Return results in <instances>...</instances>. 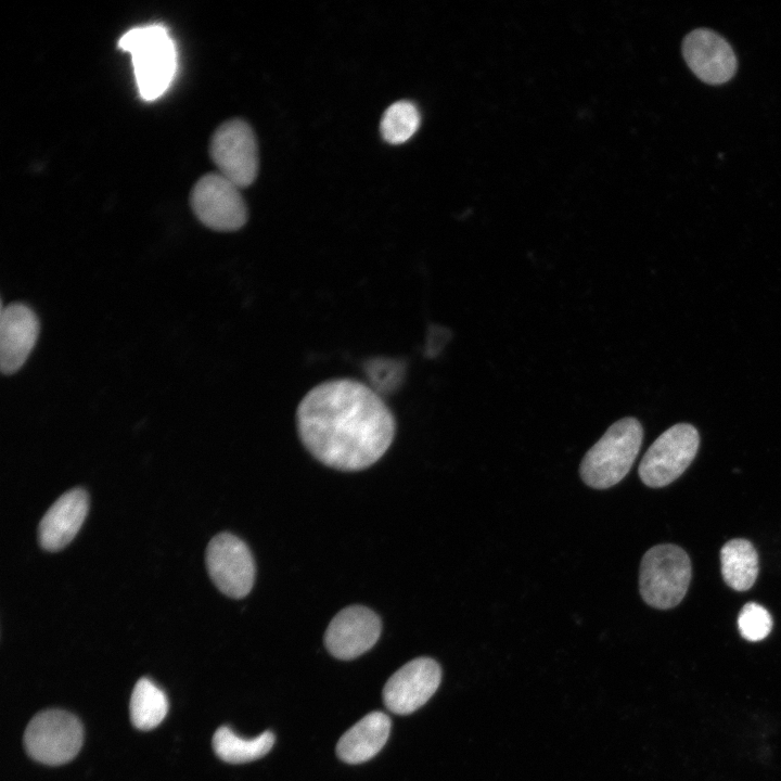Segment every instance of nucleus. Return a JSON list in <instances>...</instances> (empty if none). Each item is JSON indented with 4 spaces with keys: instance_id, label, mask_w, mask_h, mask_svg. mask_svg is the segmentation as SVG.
Masks as SVG:
<instances>
[{
    "instance_id": "nucleus-1",
    "label": "nucleus",
    "mask_w": 781,
    "mask_h": 781,
    "mask_svg": "<svg viewBox=\"0 0 781 781\" xmlns=\"http://www.w3.org/2000/svg\"><path fill=\"white\" fill-rule=\"evenodd\" d=\"M303 445L323 464L359 471L390 446L395 419L380 395L353 379H335L310 389L296 411Z\"/></svg>"
},
{
    "instance_id": "nucleus-20",
    "label": "nucleus",
    "mask_w": 781,
    "mask_h": 781,
    "mask_svg": "<svg viewBox=\"0 0 781 781\" xmlns=\"http://www.w3.org/2000/svg\"><path fill=\"white\" fill-rule=\"evenodd\" d=\"M741 636L752 642L765 639L771 631L772 618L769 612L758 603H746L738 617Z\"/></svg>"
},
{
    "instance_id": "nucleus-10",
    "label": "nucleus",
    "mask_w": 781,
    "mask_h": 781,
    "mask_svg": "<svg viewBox=\"0 0 781 781\" xmlns=\"http://www.w3.org/2000/svg\"><path fill=\"white\" fill-rule=\"evenodd\" d=\"M440 680L441 669L435 660L414 658L389 677L383 689L384 703L395 714H411L432 697Z\"/></svg>"
},
{
    "instance_id": "nucleus-12",
    "label": "nucleus",
    "mask_w": 781,
    "mask_h": 781,
    "mask_svg": "<svg viewBox=\"0 0 781 781\" xmlns=\"http://www.w3.org/2000/svg\"><path fill=\"white\" fill-rule=\"evenodd\" d=\"M682 54L690 69L709 85L725 84L737 72V57L731 46L707 28L694 29L684 37Z\"/></svg>"
},
{
    "instance_id": "nucleus-18",
    "label": "nucleus",
    "mask_w": 781,
    "mask_h": 781,
    "mask_svg": "<svg viewBox=\"0 0 781 781\" xmlns=\"http://www.w3.org/2000/svg\"><path fill=\"white\" fill-rule=\"evenodd\" d=\"M168 710L165 693L150 679L141 678L135 686L130 699V718L141 730L157 727Z\"/></svg>"
},
{
    "instance_id": "nucleus-17",
    "label": "nucleus",
    "mask_w": 781,
    "mask_h": 781,
    "mask_svg": "<svg viewBox=\"0 0 781 781\" xmlns=\"http://www.w3.org/2000/svg\"><path fill=\"white\" fill-rule=\"evenodd\" d=\"M274 735L265 731L253 739L238 735L229 727H220L213 737V748L223 761L231 764L247 763L265 756L273 746Z\"/></svg>"
},
{
    "instance_id": "nucleus-3",
    "label": "nucleus",
    "mask_w": 781,
    "mask_h": 781,
    "mask_svg": "<svg viewBox=\"0 0 781 781\" xmlns=\"http://www.w3.org/2000/svg\"><path fill=\"white\" fill-rule=\"evenodd\" d=\"M643 430L635 418L613 423L587 451L580 463L585 484L605 489L619 483L630 471L641 447Z\"/></svg>"
},
{
    "instance_id": "nucleus-2",
    "label": "nucleus",
    "mask_w": 781,
    "mask_h": 781,
    "mask_svg": "<svg viewBox=\"0 0 781 781\" xmlns=\"http://www.w3.org/2000/svg\"><path fill=\"white\" fill-rule=\"evenodd\" d=\"M118 47L131 55L142 99L153 101L169 88L177 71L176 44L163 25L136 27L125 33Z\"/></svg>"
},
{
    "instance_id": "nucleus-7",
    "label": "nucleus",
    "mask_w": 781,
    "mask_h": 781,
    "mask_svg": "<svg viewBox=\"0 0 781 781\" xmlns=\"http://www.w3.org/2000/svg\"><path fill=\"white\" fill-rule=\"evenodd\" d=\"M240 190L221 174H207L192 189L191 207L197 219L209 229L236 231L247 220V209Z\"/></svg>"
},
{
    "instance_id": "nucleus-16",
    "label": "nucleus",
    "mask_w": 781,
    "mask_h": 781,
    "mask_svg": "<svg viewBox=\"0 0 781 781\" xmlns=\"http://www.w3.org/2000/svg\"><path fill=\"white\" fill-rule=\"evenodd\" d=\"M721 574L725 582L737 591L748 590L758 575V555L746 539H732L720 550Z\"/></svg>"
},
{
    "instance_id": "nucleus-13",
    "label": "nucleus",
    "mask_w": 781,
    "mask_h": 781,
    "mask_svg": "<svg viewBox=\"0 0 781 781\" xmlns=\"http://www.w3.org/2000/svg\"><path fill=\"white\" fill-rule=\"evenodd\" d=\"M39 320L27 305H2L0 312V369L3 374L20 370L34 349Z\"/></svg>"
},
{
    "instance_id": "nucleus-14",
    "label": "nucleus",
    "mask_w": 781,
    "mask_h": 781,
    "mask_svg": "<svg viewBox=\"0 0 781 781\" xmlns=\"http://www.w3.org/2000/svg\"><path fill=\"white\" fill-rule=\"evenodd\" d=\"M88 509L89 498L85 489L74 488L63 494L39 523L41 548L51 552L65 548L79 532Z\"/></svg>"
},
{
    "instance_id": "nucleus-6",
    "label": "nucleus",
    "mask_w": 781,
    "mask_h": 781,
    "mask_svg": "<svg viewBox=\"0 0 781 781\" xmlns=\"http://www.w3.org/2000/svg\"><path fill=\"white\" fill-rule=\"evenodd\" d=\"M700 444L694 426L675 424L661 434L644 453L639 476L649 487H664L677 479L693 461Z\"/></svg>"
},
{
    "instance_id": "nucleus-4",
    "label": "nucleus",
    "mask_w": 781,
    "mask_h": 781,
    "mask_svg": "<svg viewBox=\"0 0 781 781\" xmlns=\"http://www.w3.org/2000/svg\"><path fill=\"white\" fill-rule=\"evenodd\" d=\"M691 575V561L683 549L670 543L654 546L641 560L640 594L655 609H671L686 596Z\"/></svg>"
},
{
    "instance_id": "nucleus-15",
    "label": "nucleus",
    "mask_w": 781,
    "mask_h": 781,
    "mask_svg": "<svg viewBox=\"0 0 781 781\" xmlns=\"http://www.w3.org/2000/svg\"><path fill=\"white\" fill-rule=\"evenodd\" d=\"M390 719L382 712H372L350 727L338 740L336 754L348 764L371 759L385 745L390 732Z\"/></svg>"
},
{
    "instance_id": "nucleus-5",
    "label": "nucleus",
    "mask_w": 781,
    "mask_h": 781,
    "mask_svg": "<svg viewBox=\"0 0 781 781\" xmlns=\"http://www.w3.org/2000/svg\"><path fill=\"white\" fill-rule=\"evenodd\" d=\"M82 741L84 729L78 718L60 709L38 713L24 733L28 755L46 765L69 761L79 752Z\"/></svg>"
},
{
    "instance_id": "nucleus-9",
    "label": "nucleus",
    "mask_w": 781,
    "mask_h": 781,
    "mask_svg": "<svg viewBox=\"0 0 781 781\" xmlns=\"http://www.w3.org/2000/svg\"><path fill=\"white\" fill-rule=\"evenodd\" d=\"M206 567L215 586L226 596L240 599L253 588L255 563L244 541L230 533L215 536L206 549Z\"/></svg>"
},
{
    "instance_id": "nucleus-8",
    "label": "nucleus",
    "mask_w": 781,
    "mask_h": 781,
    "mask_svg": "<svg viewBox=\"0 0 781 781\" xmlns=\"http://www.w3.org/2000/svg\"><path fill=\"white\" fill-rule=\"evenodd\" d=\"M210 156L218 172L239 188L252 184L258 172L257 141L242 119L223 123L212 137Z\"/></svg>"
},
{
    "instance_id": "nucleus-19",
    "label": "nucleus",
    "mask_w": 781,
    "mask_h": 781,
    "mask_svg": "<svg viewBox=\"0 0 781 781\" xmlns=\"http://www.w3.org/2000/svg\"><path fill=\"white\" fill-rule=\"evenodd\" d=\"M418 107L410 101L401 100L390 104L381 119V135L390 144L408 141L420 125Z\"/></svg>"
},
{
    "instance_id": "nucleus-11",
    "label": "nucleus",
    "mask_w": 781,
    "mask_h": 781,
    "mask_svg": "<svg viewBox=\"0 0 781 781\" xmlns=\"http://www.w3.org/2000/svg\"><path fill=\"white\" fill-rule=\"evenodd\" d=\"M381 620L370 609L350 605L330 622L324 644L336 658L351 660L369 651L381 635Z\"/></svg>"
}]
</instances>
